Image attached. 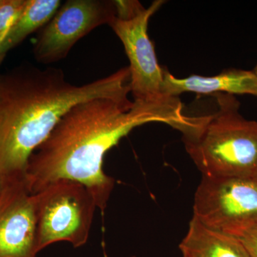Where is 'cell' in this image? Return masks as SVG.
I'll use <instances>...</instances> for the list:
<instances>
[{
    "label": "cell",
    "mask_w": 257,
    "mask_h": 257,
    "mask_svg": "<svg viewBox=\"0 0 257 257\" xmlns=\"http://www.w3.org/2000/svg\"><path fill=\"white\" fill-rule=\"evenodd\" d=\"M130 92L80 103L62 116L29 159L25 178L32 194L59 179L87 187L104 210L115 181L103 170L106 152L134 128L150 123L175 128L185 114L177 96L163 102L132 101Z\"/></svg>",
    "instance_id": "cell-1"
},
{
    "label": "cell",
    "mask_w": 257,
    "mask_h": 257,
    "mask_svg": "<svg viewBox=\"0 0 257 257\" xmlns=\"http://www.w3.org/2000/svg\"><path fill=\"white\" fill-rule=\"evenodd\" d=\"M128 67L74 85L63 71L21 66L0 75V176L25 175L29 159L67 111L80 103L130 92Z\"/></svg>",
    "instance_id": "cell-2"
},
{
    "label": "cell",
    "mask_w": 257,
    "mask_h": 257,
    "mask_svg": "<svg viewBox=\"0 0 257 257\" xmlns=\"http://www.w3.org/2000/svg\"><path fill=\"white\" fill-rule=\"evenodd\" d=\"M218 107L201 116H187L175 128L203 177H256L257 121L239 113L234 95L214 94Z\"/></svg>",
    "instance_id": "cell-3"
},
{
    "label": "cell",
    "mask_w": 257,
    "mask_h": 257,
    "mask_svg": "<svg viewBox=\"0 0 257 257\" xmlns=\"http://www.w3.org/2000/svg\"><path fill=\"white\" fill-rule=\"evenodd\" d=\"M35 199L39 252L60 241L74 248L87 243L97 208L87 187L75 181L59 179L35 194Z\"/></svg>",
    "instance_id": "cell-4"
},
{
    "label": "cell",
    "mask_w": 257,
    "mask_h": 257,
    "mask_svg": "<svg viewBox=\"0 0 257 257\" xmlns=\"http://www.w3.org/2000/svg\"><path fill=\"white\" fill-rule=\"evenodd\" d=\"M193 217L231 234L257 224V179L203 177L194 194Z\"/></svg>",
    "instance_id": "cell-5"
},
{
    "label": "cell",
    "mask_w": 257,
    "mask_h": 257,
    "mask_svg": "<svg viewBox=\"0 0 257 257\" xmlns=\"http://www.w3.org/2000/svg\"><path fill=\"white\" fill-rule=\"evenodd\" d=\"M165 2L157 0L132 18L114 17L109 24L124 47L130 62V93L134 100L163 102L175 96L163 92L164 72L148 35L149 21Z\"/></svg>",
    "instance_id": "cell-6"
},
{
    "label": "cell",
    "mask_w": 257,
    "mask_h": 257,
    "mask_svg": "<svg viewBox=\"0 0 257 257\" xmlns=\"http://www.w3.org/2000/svg\"><path fill=\"white\" fill-rule=\"evenodd\" d=\"M116 16L114 1L68 0L41 29L33 47L35 60L52 64L63 60L74 45Z\"/></svg>",
    "instance_id": "cell-7"
},
{
    "label": "cell",
    "mask_w": 257,
    "mask_h": 257,
    "mask_svg": "<svg viewBox=\"0 0 257 257\" xmlns=\"http://www.w3.org/2000/svg\"><path fill=\"white\" fill-rule=\"evenodd\" d=\"M35 194L25 175L8 177L0 194V257H37Z\"/></svg>",
    "instance_id": "cell-8"
},
{
    "label": "cell",
    "mask_w": 257,
    "mask_h": 257,
    "mask_svg": "<svg viewBox=\"0 0 257 257\" xmlns=\"http://www.w3.org/2000/svg\"><path fill=\"white\" fill-rule=\"evenodd\" d=\"M163 92L166 96H178L184 92L199 94H249L257 96V75L253 71L229 69L218 75H192L179 79L163 68Z\"/></svg>",
    "instance_id": "cell-9"
},
{
    "label": "cell",
    "mask_w": 257,
    "mask_h": 257,
    "mask_svg": "<svg viewBox=\"0 0 257 257\" xmlns=\"http://www.w3.org/2000/svg\"><path fill=\"white\" fill-rule=\"evenodd\" d=\"M183 257H251L239 240L192 217L179 246Z\"/></svg>",
    "instance_id": "cell-10"
},
{
    "label": "cell",
    "mask_w": 257,
    "mask_h": 257,
    "mask_svg": "<svg viewBox=\"0 0 257 257\" xmlns=\"http://www.w3.org/2000/svg\"><path fill=\"white\" fill-rule=\"evenodd\" d=\"M61 5L60 0H26L23 10L0 44V64L10 50L44 28Z\"/></svg>",
    "instance_id": "cell-11"
},
{
    "label": "cell",
    "mask_w": 257,
    "mask_h": 257,
    "mask_svg": "<svg viewBox=\"0 0 257 257\" xmlns=\"http://www.w3.org/2000/svg\"><path fill=\"white\" fill-rule=\"evenodd\" d=\"M26 0H0V44L21 13Z\"/></svg>",
    "instance_id": "cell-12"
},
{
    "label": "cell",
    "mask_w": 257,
    "mask_h": 257,
    "mask_svg": "<svg viewBox=\"0 0 257 257\" xmlns=\"http://www.w3.org/2000/svg\"><path fill=\"white\" fill-rule=\"evenodd\" d=\"M236 238L251 257H257V224L243 228L229 234Z\"/></svg>",
    "instance_id": "cell-13"
},
{
    "label": "cell",
    "mask_w": 257,
    "mask_h": 257,
    "mask_svg": "<svg viewBox=\"0 0 257 257\" xmlns=\"http://www.w3.org/2000/svg\"><path fill=\"white\" fill-rule=\"evenodd\" d=\"M5 179H6V178L0 176V194H1L2 191H3V187H4Z\"/></svg>",
    "instance_id": "cell-14"
},
{
    "label": "cell",
    "mask_w": 257,
    "mask_h": 257,
    "mask_svg": "<svg viewBox=\"0 0 257 257\" xmlns=\"http://www.w3.org/2000/svg\"><path fill=\"white\" fill-rule=\"evenodd\" d=\"M253 72H254V73L256 74L257 75V64L256 67H255L254 69H253Z\"/></svg>",
    "instance_id": "cell-15"
},
{
    "label": "cell",
    "mask_w": 257,
    "mask_h": 257,
    "mask_svg": "<svg viewBox=\"0 0 257 257\" xmlns=\"http://www.w3.org/2000/svg\"><path fill=\"white\" fill-rule=\"evenodd\" d=\"M255 178H256V179H257V176H256V177H255Z\"/></svg>",
    "instance_id": "cell-16"
},
{
    "label": "cell",
    "mask_w": 257,
    "mask_h": 257,
    "mask_svg": "<svg viewBox=\"0 0 257 257\" xmlns=\"http://www.w3.org/2000/svg\"><path fill=\"white\" fill-rule=\"evenodd\" d=\"M131 257H136V256H131Z\"/></svg>",
    "instance_id": "cell-17"
}]
</instances>
